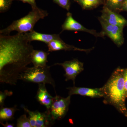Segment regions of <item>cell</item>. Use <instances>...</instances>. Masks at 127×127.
I'll return each instance as SVG.
<instances>
[{"label": "cell", "instance_id": "cell-20", "mask_svg": "<svg viewBox=\"0 0 127 127\" xmlns=\"http://www.w3.org/2000/svg\"><path fill=\"white\" fill-rule=\"evenodd\" d=\"M13 92L6 90L2 92H0V107H4V102L6 98L8 96H10L13 95Z\"/></svg>", "mask_w": 127, "mask_h": 127}, {"label": "cell", "instance_id": "cell-14", "mask_svg": "<svg viewBox=\"0 0 127 127\" xmlns=\"http://www.w3.org/2000/svg\"><path fill=\"white\" fill-rule=\"evenodd\" d=\"M55 121L53 120L49 110H47L44 112L35 111V127H51Z\"/></svg>", "mask_w": 127, "mask_h": 127}, {"label": "cell", "instance_id": "cell-13", "mask_svg": "<svg viewBox=\"0 0 127 127\" xmlns=\"http://www.w3.org/2000/svg\"><path fill=\"white\" fill-rule=\"evenodd\" d=\"M27 39L31 42L32 41L42 42L47 45L53 40L61 39L59 34H46L40 33L34 30L25 33Z\"/></svg>", "mask_w": 127, "mask_h": 127}, {"label": "cell", "instance_id": "cell-26", "mask_svg": "<svg viewBox=\"0 0 127 127\" xmlns=\"http://www.w3.org/2000/svg\"><path fill=\"white\" fill-rule=\"evenodd\" d=\"M122 11H127V0H125L123 4Z\"/></svg>", "mask_w": 127, "mask_h": 127}, {"label": "cell", "instance_id": "cell-11", "mask_svg": "<svg viewBox=\"0 0 127 127\" xmlns=\"http://www.w3.org/2000/svg\"><path fill=\"white\" fill-rule=\"evenodd\" d=\"M48 47V51L49 52L56 51L60 50L65 51H79L89 52L93 48L84 49L78 48L73 46L68 45L65 43L61 39L53 40L47 44Z\"/></svg>", "mask_w": 127, "mask_h": 127}, {"label": "cell", "instance_id": "cell-15", "mask_svg": "<svg viewBox=\"0 0 127 127\" xmlns=\"http://www.w3.org/2000/svg\"><path fill=\"white\" fill-rule=\"evenodd\" d=\"M50 53L42 50H33L31 55L32 63L34 66H45L48 62V56Z\"/></svg>", "mask_w": 127, "mask_h": 127}, {"label": "cell", "instance_id": "cell-3", "mask_svg": "<svg viewBox=\"0 0 127 127\" xmlns=\"http://www.w3.org/2000/svg\"><path fill=\"white\" fill-rule=\"evenodd\" d=\"M48 15L47 11L38 7L32 8L28 14L17 20L14 21L10 25L0 31V34L9 35L14 31L18 33H25L33 31L37 22Z\"/></svg>", "mask_w": 127, "mask_h": 127}, {"label": "cell", "instance_id": "cell-17", "mask_svg": "<svg viewBox=\"0 0 127 127\" xmlns=\"http://www.w3.org/2000/svg\"><path fill=\"white\" fill-rule=\"evenodd\" d=\"M84 10H92L104 4V0H75Z\"/></svg>", "mask_w": 127, "mask_h": 127}, {"label": "cell", "instance_id": "cell-12", "mask_svg": "<svg viewBox=\"0 0 127 127\" xmlns=\"http://www.w3.org/2000/svg\"><path fill=\"white\" fill-rule=\"evenodd\" d=\"M45 85L44 83L38 84V90L35 98L41 105L46 107L47 110H49L52 104L54 97L52 96L48 92Z\"/></svg>", "mask_w": 127, "mask_h": 127}, {"label": "cell", "instance_id": "cell-22", "mask_svg": "<svg viewBox=\"0 0 127 127\" xmlns=\"http://www.w3.org/2000/svg\"><path fill=\"white\" fill-rule=\"evenodd\" d=\"M54 1L61 7L69 11L70 7V0H54Z\"/></svg>", "mask_w": 127, "mask_h": 127}, {"label": "cell", "instance_id": "cell-25", "mask_svg": "<svg viewBox=\"0 0 127 127\" xmlns=\"http://www.w3.org/2000/svg\"><path fill=\"white\" fill-rule=\"evenodd\" d=\"M0 124L4 127H14V124L9 123L8 122V121H6L5 124H4L3 122H0Z\"/></svg>", "mask_w": 127, "mask_h": 127}, {"label": "cell", "instance_id": "cell-24", "mask_svg": "<svg viewBox=\"0 0 127 127\" xmlns=\"http://www.w3.org/2000/svg\"><path fill=\"white\" fill-rule=\"evenodd\" d=\"M19 0L23 2L29 3V4L31 5L32 8H36L37 7L36 5L35 0Z\"/></svg>", "mask_w": 127, "mask_h": 127}, {"label": "cell", "instance_id": "cell-8", "mask_svg": "<svg viewBox=\"0 0 127 127\" xmlns=\"http://www.w3.org/2000/svg\"><path fill=\"white\" fill-rule=\"evenodd\" d=\"M62 32L64 31H75L88 32L96 37H104L105 34L103 31L97 32L94 30H89L73 18L72 15L70 12H67L66 18L62 26Z\"/></svg>", "mask_w": 127, "mask_h": 127}, {"label": "cell", "instance_id": "cell-18", "mask_svg": "<svg viewBox=\"0 0 127 127\" xmlns=\"http://www.w3.org/2000/svg\"><path fill=\"white\" fill-rule=\"evenodd\" d=\"M125 0H106L104 5L108 7L113 11H122L123 4Z\"/></svg>", "mask_w": 127, "mask_h": 127}, {"label": "cell", "instance_id": "cell-2", "mask_svg": "<svg viewBox=\"0 0 127 127\" xmlns=\"http://www.w3.org/2000/svg\"><path fill=\"white\" fill-rule=\"evenodd\" d=\"M124 82V68L119 67L102 87L104 103L112 105L123 114L127 111Z\"/></svg>", "mask_w": 127, "mask_h": 127}, {"label": "cell", "instance_id": "cell-5", "mask_svg": "<svg viewBox=\"0 0 127 127\" xmlns=\"http://www.w3.org/2000/svg\"><path fill=\"white\" fill-rule=\"evenodd\" d=\"M71 95L63 97L56 95L53 97L51 106L49 109L53 120H61L65 116L71 102Z\"/></svg>", "mask_w": 127, "mask_h": 127}, {"label": "cell", "instance_id": "cell-23", "mask_svg": "<svg viewBox=\"0 0 127 127\" xmlns=\"http://www.w3.org/2000/svg\"><path fill=\"white\" fill-rule=\"evenodd\" d=\"M124 81H125L124 87H125V94L127 98V68H124Z\"/></svg>", "mask_w": 127, "mask_h": 127}, {"label": "cell", "instance_id": "cell-16", "mask_svg": "<svg viewBox=\"0 0 127 127\" xmlns=\"http://www.w3.org/2000/svg\"><path fill=\"white\" fill-rule=\"evenodd\" d=\"M19 110L16 106L12 107H0V122H4L5 121L12 120L14 118V115L16 111Z\"/></svg>", "mask_w": 127, "mask_h": 127}, {"label": "cell", "instance_id": "cell-1", "mask_svg": "<svg viewBox=\"0 0 127 127\" xmlns=\"http://www.w3.org/2000/svg\"><path fill=\"white\" fill-rule=\"evenodd\" d=\"M25 33L0 34V82L16 85L18 77L32 63L33 47Z\"/></svg>", "mask_w": 127, "mask_h": 127}, {"label": "cell", "instance_id": "cell-10", "mask_svg": "<svg viewBox=\"0 0 127 127\" xmlns=\"http://www.w3.org/2000/svg\"><path fill=\"white\" fill-rule=\"evenodd\" d=\"M69 95H78L87 96L91 98L103 97V93L102 87L100 88H90L78 87L74 86L67 88Z\"/></svg>", "mask_w": 127, "mask_h": 127}, {"label": "cell", "instance_id": "cell-4", "mask_svg": "<svg viewBox=\"0 0 127 127\" xmlns=\"http://www.w3.org/2000/svg\"><path fill=\"white\" fill-rule=\"evenodd\" d=\"M50 66L27 67L21 73L18 80L33 83L51 84L55 89L56 84L50 72Z\"/></svg>", "mask_w": 127, "mask_h": 127}, {"label": "cell", "instance_id": "cell-7", "mask_svg": "<svg viewBox=\"0 0 127 127\" xmlns=\"http://www.w3.org/2000/svg\"><path fill=\"white\" fill-rule=\"evenodd\" d=\"M98 20L105 35L109 37L118 47L121 46L124 43L123 34L124 27L110 25L100 17L98 18Z\"/></svg>", "mask_w": 127, "mask_h": 127}, {"label": "cell", "instance_id": "cell-9", "mask_svg": "<svg viewBox=\"0 0 127 127\" xmlns=\"http://www.w3.org/2000/svg\"><path fill=\"white\" fill-rule=\"evenodd\" d=\"M100 18L110 25L124 27L127 25V20L117 12L113 11L104 5Z\"/></svg>", "mask_w": 127, "mask_h": 127}, {"label": "cell", "instance_id": "cell-6", "mask_svg": "<svg viewBox=\"0 0 127 127\" xmlns=\"http://www.w3.org/2000/svg\"><path fill=\"white\" fill-rule=\"evenodd\" d=\"M57 65L62 66L65 70L64 76L65 77V81L71 80L74 85L76 77L84 70V64L77 59L66 61L63 63H55L53 65Z\"/></svg>", "mask_w": 127, "mask_h": 127}, {"label": "cell", "instance_id": "cell-27", "mask_svg": "<svg viewBox=\"0 0 127 127\" xmlns=\"http://www.w3.org/2000/svg\"><path fill=\"white\" fill-rule=\"evenodd\" d=\"M124 115L127 118V111L126 112H125V113L124 114Z\"/></svg>", "mask_w": 127, "mask_h": 127}, {"label": "cell", "instance_id": "cell-19", "mask_svg": "<svg viewBox=\"0 0 127 127\" xmlns=\"http://www.w3.org/2000/svg\"><path fill=\"white\" fill-rule=\"evenodd\" d=\"M17 127H32L29 118L26 114L21 116L17 119Z\"/></svg>", "mask_w": 127, "mask_h": 127}, {"label": "cell", "instance_id": "cell-21", "mask_svg": "<svg viewBox=\"0 0 127 127\" xmlns=\"http://www.w3.org/2000/svg\"><path fill=\"white\" fill-rule=\"evenodd\" d=\"M12 0H0V12H5L10 8Z\"/></svg>", "mask_w": 127, "mask_h": 127}]
</instances>
